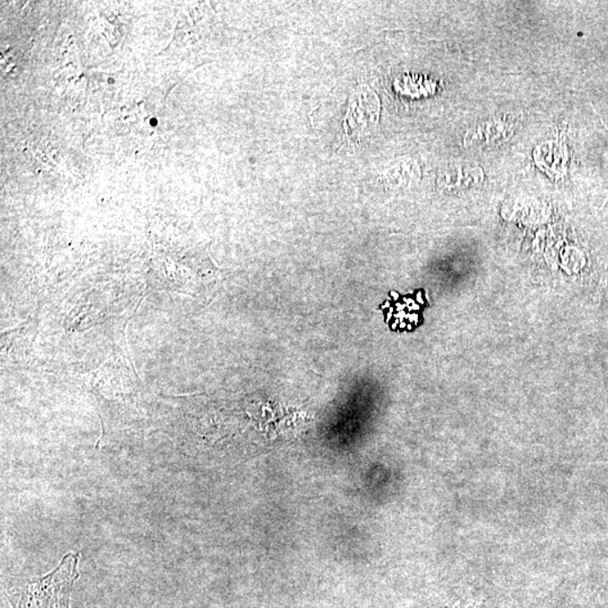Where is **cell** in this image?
Masks as SVG:
<instances>
[{"instance_id": "cell-1", "label": "cell", "mask_w": 608, "mask_h": 608, "mask_svg": "<svg viewBox=\"0 0 608 608\" xmlns=\"http://www.w3.org/2000/svg\"><path fill=\"white\" fill-rule=\"evenodd\" d=\"M380 99L371 88L363 86L351 95L344 120L347 138L358 141L376 128L380 117Z\"/></svg>"}]
</instances>
